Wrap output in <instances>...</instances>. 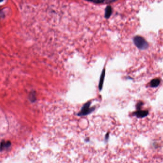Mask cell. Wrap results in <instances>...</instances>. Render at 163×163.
<instances>
[{
    "label": "cell",
    "mask_w": 163,
    "mask_h": 163,
    "mask_svg": "<svg viewBox=\"0 0 163 163\" xmlns=\"http://www.w3.org/2000/svg\"><path fill=\"white\" fill-rule=\"evenodd\" d=\"M134 42L136 46L141 50H146L148 47V44L147 41L142 37L136 36L134 38Z\"/></svg>",
    "instance_id": "cell-1"
},
{
    "label": "cell",
    "mask_w": 163,
    "mask_h": 163,
    "mask_svg": "<svg viewBox=\"0 0 163 163\" xmlns=\"http://www.w3.org/2000/svg\"><path fill=\"white\" fill-rule=\"evenodd\" d=\"M91 102H88L87 103H85L82 107L81 111L79 113L77 114L78 116H85L88 115L93 112L95 109V107H91Z\"/></svg>",
    "instance_id": "cell-2"
},
{
    "label": "cell",
    "mask_w": 163,
    "mask_h": 163,
    "mask_svg": "<svg viewBox=\"0 0 163 163\" xmlns=\"http://www.w3.org/2000/svg\"><path fill=\"white\" fill-rule=\"evenodd\" d=\"M148 114L147 111H138L134 113V115L138 118H143L147 116Z\"/></svg>",
    "instance_id": "cell-3"
},
{
    "label": "cell",
    "mask_w": 163,
    "mask_h": 163,
    "mask_svg": "<svg viewBox=\"0 0 163 163\" xmlns=\"http://www.w3.org/2000/svg\"><path fill=\"white\" fill-rule=\"evenodd\" d=\"M105 69H103L101 75V77H100V81H99V89L100 91H101L103 87V84H104V79H105Z\"/></svg>",
    "instance_id": "cell-4"
},
{
    "label": "cell",
    "mask_w": 163,
    "mask_h": 163,
    "mask_svg": "<svg viewBox=\"0 0 163 163\" xmlns=\"http://www.w3.org/2000/svg\"><path fill=\"white\" fill-rule=\"evenodd\" d=\"M11 146V143L9 141H2L0 144V149L1 150H3L8 148Z\"/></svg>",
    "instance_id": "cell-5"
},
{
    "label": "cell",
    "mask_w": 163,
    "mask_h": 163,
    "mask_svg": "<svg viewBox=\"0 0 163 163\" xmlns=\"http://www.w3.org/2000/svg\"><path fill=\"white\" fill-rule=\"evenodd\" d=\"M160 81L159 79H154L152 80L150 82V86L152 87H158L160 84Z\"/></svg>",
    "instance_id": "cell-6"
},
{
    "label": "cell",
    "mask_w": 163,
    "mask_h": 163,
    "mask_svg": "<svg viewBox=\"0 0 163 163\" xmlns=\"http://www.w3.org/2000/svg\"><path fill=\"white\" fill-rule=\"evenodd\" d=\"M112 8L110 6H108L106 7L105 12V17L106 18H108L110 17L112 14Z\"/></svg>",
    "instance_id": "cell-7"
},
{
    "label": "cell",
    "mask_w": 163,
    "mask_h": 163,
    "mask_svg": "<svg viewBox=\"0 0 163 163\" xmlns=\"http://www.w3.org/2000/svg\"><path fill=\"white\" fill-rule=\"evenodd\" d=\"M30 99L31 101L33 102L35 100V95L34 93H31L30 95Z\"/></svg>",
    "instance_id": "cell-8"
},
{
    "label": "cell",
    "mask_w": 163,
    "mask_h": 163,
    "mask_svg": "<svg viewBox=\"0 0 163 163\" xmlns=\"http://www.w3.org/2000/svg\"><path fill=\"white\" fill-rule=\"evenodd\" d=\"M105 0H93V2L95 3H101L104 2Z\"/></svg>",
    "instance_id": "cell-9"
},
{
    "label": "cell",
    "mask_w": 163,
    "mask_h": 163,
    "mask_svg": "<svg viewBox=\"0 0 163 163\" xmlns=\"http://www.w3.org/2000/svg\"><path fill=\"white\" fill-rule=\"evenodd\" d=\"M143 103H142V102H140V103H139L138 104H137V108L138 109H139L141 108V106L143 105Z\"/></svg>",
    "instance_id": "cell-10"
},
{
    "label": "cell",
    "mask_w": 163,
    "mask_h": 163,
    "mask_svg": "<svg viewBox=\"0 0 163 163\" xmlns=\"http://www.w3.org/2000/svg\"><path fill=\"white\" fill-rule=\"evenodd\" d=\"M116 0H107L106 1L107 2H113L114 1H115Z\"/></svg>",
    "instance_id": "cell-11"
},
{
    "label": "cell",
    "mask_w": 163,
    "mask_h": 163,
    "mask_svg": "<svg viewBox=\"0 0 163 163\" xmlns=\"http://www.w3.org/2000/svg\"><path fill=\"white\" fill-rule=\"evenodd\" d=\"M87 0V1H92L93 0Z\"/></svg>",
    "instance_id": "cell-12"
},
{
    "label": "cell",
    "mask_w": 163,
    "mask_h": 163,
    "mask_svg": "<svg viewBox=\"0 0 163 163\" xmlns=\"http://www.w3.org/2000/svg\"><path fill=\"white\" fill-rule=\"evenodd\" d=\"M2 1H3V0H0V2H1Z\"/></svg>",
    "instance_id": "cell-13"
}]
</instances>
